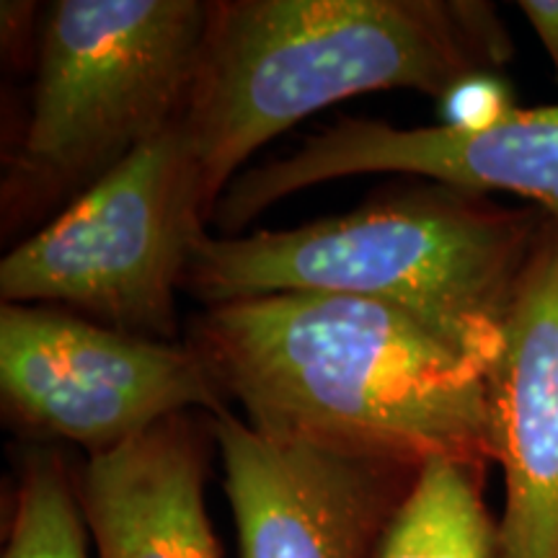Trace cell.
Returning <instances> with one entry per match:
<instances>
[{"mask_svg": "<svg viewBox=\"0 0 558 558\" xmlns=\"http://www.w3.org/2000/svg\"><path fill=\"white\" fill-rule=\"evenodd\" d=\"M256 432L422 469L497 465L488 367L414 316L331 292L209 305L186 341Z\"/></svg>", "mask_w": 558, "mask_h": 558, "instance_id": "cell-1", "label": "cell"}, {"mask_svg": "<svg viewBox=\"0 0 558 558\" xmlns=\"http://www.w3.org/2000/svg\"><path fill=\"white\" fill-rule=\"evenodd\" d=\"M512 37L484 0H220L209 3L184 124L213 220L254 150L329 104L411 88L442 99L499 73Z\"/></svg>", "mask_w": 558, "mask_h": 558, "instance_id": "cell-2", "label": "cell"}, {"mask_svg": "<svg viewBox=\"0 0 558 558\" xmlns=\"http://www.w3.org/2000/svg\"><path fill=\"white\" fill-rule=\"evenodd\" d=\"M546 220L435 184L290 230L205 233L184 290L207 308L277 292L375 300L492 369Z\"/></svg>", "mask_w": 558, "mask_h": 558, "instance_id": "cell-3", "label": "cell"}, {"mask_svg": "<svg viewBox=\"0 0 558 558\" xmlns=\"http://www.w3.org/2000/svg\"><path fill=\"white\" fill-rule=\"evenodd\" d=\"M207 220L202 171L179 120L19 243L0 264V298L70 305L111 329L169 341Z\"/></svg>", "mask_w": 558, "mask_h": 558, "instance_id": "cell-4", "label": "cell"}, {"mask_svg": "<svg viewBox=\"0 0 558 558\" xmlns=\"http://www.w3.org/2000/svg\"><path fill=\"white\" fill-rule=\"evenodd\" d=\"M209 3L60 0L47 13L21 163L47 184H94L181 120Z\"/></svg>", "mask_w": 558, "mask_h": 558, "instance_id": "cell-5", "label": "cell"}, {"mask_svg": "<svg viewBox=\"0 0 558 558\" xmlns=\"http://www.w3.org/2000/svg\"><path fill=\"white\" fill-rule=\"evenodd\" d=\"M0 388L26 429L90 456L186 409L226 411V396L190 344L135 337L41 305L0 308Z\"/></svg>", "mask_w": 558, "mask_h": 558, "instance_id": "cell-6", "label": "cell"}, {"mask_svg": "<svg viewBox=\"0 0 558 558\" xmlns=\"http://www.w3.org/2000/svg\"><path fill=\"white\" fill-rule=\"evenodd\" d=\"M362 173H414L465 192H507L558 220V104L514 109L486 130L341 120L292 156L235 177L213 220L230 233L290 194Z\"/></svg>", "mask_w": 558, "mask_h": 558, "instance_id": "cell-7", "label": "cell"}, {"mask_svg": "<svg viewBox=\"0 0 558 558\" xmlns=\"http://www.w3.org/2000/svg\"><path fill=\"white\" fill-rule=\"evenodd\" d=\"M213 437L241 558H373L418 469L256 432L222 411Z\"/></svg>", "mask_w": 558, "mask_h": 558, "instance_id": "cell-8", "label": "cell"}, {"mask_svg": "<svg viewBox=\"0 0 558 558\" xmlns=\"http://www.w3.org/2000/svg\"><path fill=\"white\" fill-rule=\"evenodd\" d=\"M494 450L505 473L497 558H558V220L538 248L488 369Z\"/></svg>", "mask_w": 558, "mask_h": 558, "instance_id": "cell-9", "label": "cell"}, {"mask_svg": "<svg viewBox=\"0 0 558 558\" xmlns=\"http://www.w3.org/2000/svg\"><path fill=\"white\" fill-rule=\"evenodd\" d=\"M205 476L207 442L190 414L90 456L78 497L99 558H220Z\"/></svg>", "mask_w": 558, "mask_h": 558, "instance_id": "cell-10", "label": "cell"}, {"mask_svg": "<svg viewBox=\"0 0 558 558\" xmlns=\"http://www.w3.org/2000/svg\"><path fill=\"white\" fill-rule=\"evenodd\" d=\"M486 471L465 460H427L373 558H497L499 522L484 501Z\"/></svg>", "mask_w": 558, "mask_h": 558, "instance_id": "cell-11", "label": "cell"}, {"mask_svg": "<svg viewBox=\"0 0 558 558\" xmlns=\"http://www.w3.org/2000/svg\"><path fill=\"white\" fill-rule=\"evenodd\" d=\"M86 527L78 486L60 456L39 450L26 458L3 558H88Z\"/></svg>", "mask_w": 558, "mask_h": 558, "instance_id": "cell-12", "label": "cell"}, {"mask_svg": "<svg viewBox=\"0 0 558 558\" xmlns=\"http://www.w3.org/2000/svg\"><path fill=\"white\" fill-rule=\"evenodd\" d=\"M439 101L445 128L452 130H486L507 120L514 109L512 88L499 73H476L458 81Z\"/></svg>", "mask_w": 558, "mask_h": 558, "instance_id": "cell-13", "label": "cell"}, {"mask_svg": "<svg viewBox=\"0 0 558 558\" xmlns=\"http://www.w3.org/2000/svg\"><path fill=\"white\" fill-rule=\"evenodd\" d=\"M518 9L541 39L558 83V0H520Z\"/></svg>", "mask_w": 558, "mask_h": 558, "instance_id": "cell-14", "label": "cell"}]
</instances>
